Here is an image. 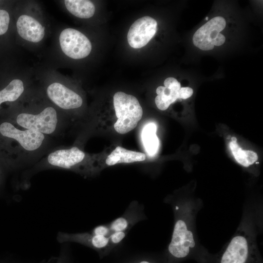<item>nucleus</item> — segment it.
<instances>
[{"label": "nucleus", "mask_w": 263, "mask_h": 263, "mask_svg": "<svg viewBox=\"0 0 263 263\" xmlns=\"http://www.w3.org/2000/svg\"><path fill=\"white\" fill-rule=\"evenodd\" d=\"M0 134L12 143L14 159L21 167L37 160L50 146V136L12 122L5 121L0 124Z\"/></svg>", "instance_id": "obj_1"}, {"label": "nucleus", "mask_w": 263, "mask_h": 263, "mask_svg": "<svg viewBox=\"0 0 263 263\" xmlns=\"http://www.w3.org/2000/svg\"><path fill=\"white\" fill-rule=\"evenodd\" d=\"M13 122L50 137L61 131L62 119L55 108L46 106L38 110H21L16 114Z\"/></svg>", "instance_id": "obj_2"}, {"label": "nucleus", "mask_w": 263, "mask_h": 263, "mask_svg": "<svg viewBox=\"0 0 263 263\" xmlns=\"http://www.w3.org/2000/svg\"><path fill=\"white\" fill-rule=\"evenodd\" d=\"M113 103L117 121L115 131L125 134L134 129L143 115V109L138 99L133 95L123 92L115 93Z\"/></svg>", "instance_id": "obj_3"}, {"label": "nucleus", "mask_w": 263, "mask_h": 263, "mask_svg": "<svg viewBox=\"0 0 263 263\" xmlns=\"http://www.w3.org/2000/svg\"><path fill=\"white\" fill-rule=\"evenodd\" d=\"M255 242L252 234L249 231L239 229L224 253L221 263H256Z\"/></svg>", "instance_id": "obj_4"}, {"label": "nucleus", "mask_w": 263, "mask_h": 263, "mask_svg": "<svg viewBox=\"0 0 263 263\" xmlns=\"http://www.w3.org/2000/svg\"><path fill=\"white\" fill-rule=\"evenodd\" d=\"M225 25L226 21L223 17L213 18L195 32L192 38L194 45L203 51L210 50L214 46L223 45L225 38L220 33Z\"/></svg>", "instance_id": "obj_5"}, {"label": "nucleus", "mask_w": 263, "mask_h": 263, "mask_svg": "<svg viewBox=\"0 0 263 263\" xmlns=\"http://www.w3.org/2000/svg\"><path fill=\"white\" fill-rule=\"evenodd\" d=\"M59 40L63 53L74 59L86 57L92 50V44L88 38L73 28L63 30L60 34Z\"/></svg>", "instance_id": "obj_6"}, {"label": "nucleus", "mask_w": 263, "mask_h": 263, "mask_svg": "<svg viewBox=\"0 0 263 263\" xmlns=\"http://www.w3.org/2000/svg\"><path fill=\"white\" fill-rule=\"evenodd\" d=\"M195 242L193 233L189 230L184 219H178L174 225L168 249L173 257L182 258L186 257L190 248L194 247Z\"/></svg>", "instance_id": "obj_7"}, {"label": "nucleus", "mask_w": 263, "mask_h": 263, "mask_svg": "<svg viewBox=\"0 0 263 263\" xmlns=\"http://www.w3.org/2000/svg\"><path fill=\"white\" fill-rule=\"evenodd\" d=\"M157 23L150 16H144L135 20L127 34L128 42L133 48L139 49L147 45L157 31Z\"/></svg>", "instance_id": "obj_8"}, {"label": "nucleus", "mask_w": 263, "mask_h": 263, "mask_svg": "<svg viewBox=\"0 0 263 263\" xmlns=\"http://www.w3.org/2000/svg\"><path fill=\"white\" fill-rule=\"evenodd\" d=\"M49 99L58 108L70 111L80 108L83 99L78 94L59 82H53L47 88Z\"/></svg>", "instance_id": "obj_9"}, {"label": "nucleus", "mask_w": 263, "mask_h": 263, "mask_svg": "<svg viewBox=\"0 0 263 263\" xmlns=\"http://www.w3.org/2000/svg\"><path fill=\"white\" fill-rule=\"evenodd\" d=\"M85 153L77 147L58 149L50 152L46 157L48 167L71 169L83 161Z\"/></svg>", "instance_id": "obj_10"}, {"label": "nucleus", "mask_w": 263, "mask_h": 263, "mask_svg": "<svg viewBox=\"0 0 263 263\" xmlns=\"http://www.w3.org/2000/svg\"><path fill=\"white\" fill-rule=\"evenodd\" d=\"M17 31L23 39L32 42H38L45 35V28L37 20L30 16L22 15L16 23Z\"/></svg>", "instance_id": "obj_11"}, {"label": "nucleus", "mask_w": 263, "mask_h": 263, "mask_svg": "<svg viewBox=\"0 0 263 263\" xmlns=\"http://www.w3.org/2000/svg\"><path fill=\"white\" fill-rule=\"evenodd\" d=\"M57 240L60 243H78L99 249L109 246L108 237L94 235L89 231L77 233L59 232L57 235Z\"/></svg>", "instance_id": "obj_12"}, {"label": "nucleus", "mask_w": 263, "mask_h": 263, "mask_svg": "<svg viewBox=\"0 0 263 263\" xmlns=\"http://www.w3.org/2000/svg\"><path fill=\"white\" fill-rule=\"evenodd\" d=\"M146 158V155L141 152L127 150L117 146L108 155L105 163L109 166L120 163H131L141 162Z\"/></svg>", "instance_id": "obj_13"}, {"label": "nucleus", "mask_w": 263, "mask_h": 263, "mask_svg": "<svg viewBox=\"0 0 263 263\" xmlns=\"http://www.w3.org/2000/svg\"><path fill=\"white\" fill-rule=\"evenodd\" d=\"M64 4L70 13L81 19L91 18L95 11L94 4L90 0H65Z\"/></svg>", "instance_id": "obj_14"}, {"label": "nucleus", "mask_w": 263, "mask_h": 263, "mask_svg": "<svg viewBox=\"0 0 263 263\" xmlns=\"http://www.w3.org/2000/svg\"><path fill=\"white\" fill-rule=\"evenodd\" d=\"M157 126L154 123H149L143 128L142 132V140L144 148L150 156H153L157 152L159 147V139L156 132Z\"/></svg>", "instance_id": "obj_15"}, {"label": "nucleus", "mask_w": 263, "mask_h": 263, "mask_svg": "<svg viewBox=\"0 0 263 263\" xmlns=\"http://www.w3.org/2000/svg\"><path fill=\"white\" fill-rule=\"evenodd\" d=\"M24 91L22 81L19 79L12 80L4 89L0 91V106L5 102L17 100Z\"/></svg>", "instance_id": "obj_16"}, {"label": "nucleus", "mask_w": 263, "mask_h": 263, "mask_svg": "<svg viewBox=\"0 0 263 263\" xmlns=\"http://www.w3.org/2000/svg\"><path fill=\"white\" fill-rule=\"evenodd\" d=\"M132 214L133 213H130L128 211L122 216L107 224L111 234L115 232L128 231L130 229L132 226L140 220L139 216L135 215V213L134 215Z\"/></svg>", "instance_id": "obj_17"}, {"label": "nucleus", "mask_w": 263, "mask_h": 263, "mask_svg": "<svg viewBox=\"0 0 263 263\" xmlns=\"http://www.w3.org/2000/svg\"><path fill=\"white\" fill-rule=\"evenodd\" d=\"M229 147L233 156L238 163L244 167H248L249 165L247 163L244 158V150L240 147L236 142H230Z\"/></svg>", "instance_id": "obj_18"}, {"label": "nucleus", "mask_w": 263, "mask_h": 263, "mask_svg": "<svg viewBox=\"0 0 263 263\" xmlns=\"http://www.w3.org/2000/svg\"><path fill=\"white\" fill-rule=\"evenodd\" d=\"M10 17L5 10L0 9V35L5 34L8 28Z\"/></svg>", "instance_id": "obj_19"}, {"label": "nucleus", "mask_w": 263, "mask_h": 263, "mask_svg": "<svg viewBox=\"0 0 263 263\" xmlns=\"http://www.w3.org/2000/svg\"><path fill=\"white\" fill-rule=\"evenodd\" d=\"M128 231H117L112 233L108 236L109 246L119 244L126 237Z\"/></svg>", "instance_id": "obj_20"}, {"label": "nucleus", "mask_w": 263, "mask_h": 263, "mask_svg": "<svg viewBox=\"0 0 263 263\" xmlns=\"http://www.w3.org/2000/svg\"><path fill=\"white\" fill-rule=\"evenodd\" d=\"M164 87L177 91H179L181 88L180 83L172 77L167 78L164 82Z\"/></svg>", "instance_id": "obj_21"}, {"label": "nucleus", "mask_w": 263, "mask_h": 263, "mask_svg": "<svg viewBox=\"0 0 263 263\" xmlns=\"http://www.w3.org/2000/svg\"><path fill=\"white\" fill-rule=\"evenodd\" d=\"M89 232L94 235H102L106 237H108L111 234L107 225L97 226Z\"/></svg>", "instance_id": "obj_22"}, {"label": "nucleus", "mask_w": 263, "mask_h": 263, "mask_svg": "<svg viewBox=\"0 0 263 263\" xmlns=\"http://www.w3.org/2000/svg\"><path fill=\"white\" fill-rule=\"evenodd\" d=\"M245 160L249 165H252L258 160V155L256 153L251 150H244Z\"/></svg>", "instance_id": "obj_23"}, {"label": "nucleus", "mask_w": 263, "mask_h": 263, "mask_svg": "<svg viewBox=\"0 0 263 263\" xmlns=\"http://www.w3.org/2000/svg\"><path fill=\"white\" fill-rule=\"evenodd\" d=\"M193 91L190 87L181 88L178 92L179 98L187 99L190 97L193 94Z\"/></svg>", "instance_id": "obj_24"}, {"label": "nucleus", "mask_w": 263, "mask_h": 263, "mask_svg": "<svg viewBox=\"0 0 263 263\" xmlns=\"http://www.w3.org/2000/svg\"><path fill=\"white\" fill-rule=\"evenodd\" d=\"M231 140H232V141H234V142H236L237 141V139L235 137H231Z\"/></svg>", "instance_id": "obj_25"}, {"label": "nucleus", "mask_w": 263, "mask_h": 263, "mask_svg": "<svg viewBox=\"0 0 263 263\" xmlns=\"http://www.w3.org/2000/svg\"><path fill=\"white\" fill-rule=\"evenodd\" d=\"M140 263H150L148 262H147V261H142L141 262H140Z\"/></svg>", "instance_id": "obj_26"}, {"label": "nucleus", "mask_w": 263, "mask_h": 263, "mask_svg": "<svg viewBox=\"0 0 263 263\" xmlns=\"http://www.w3.org/2000/svg\"><path fill=\"white\" fill-rule=\"evenodd\" d=\"M206 19H208L207 17Z\"/></svg>", "instance_id": "obj_27"}]
</instances>
